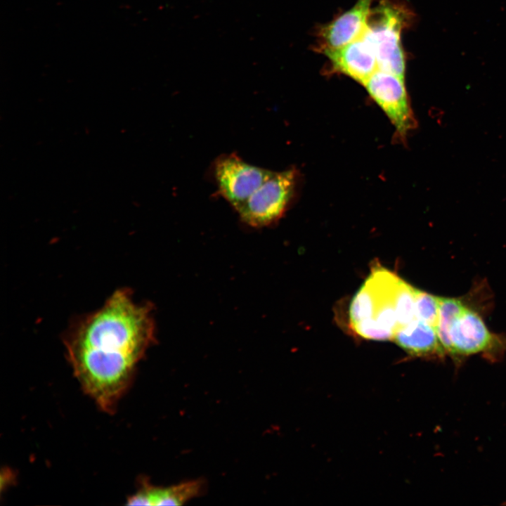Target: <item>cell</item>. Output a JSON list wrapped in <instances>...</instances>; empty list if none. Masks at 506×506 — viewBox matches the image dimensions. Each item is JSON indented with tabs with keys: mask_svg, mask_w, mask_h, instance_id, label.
Instances as JSON below:
<instances>
[{
	"mask_svg": "<svg viewBox=\"0 0 506 506\" xmlns=\"http://www.w3.org/2000/svg\"><path fill=\"white\" fill-rule=\"evenodd\" d=\"M153 339L151 308L120 288L100 309L74 321L63 342L84 392L112 413Z\"/></svg>",
	"mask_w": 506,
	"mask_h": 506,
	"instance_id": "6da1fadb",
	"label": "cell"
},
{
	"mask_svg": "<svg viewBox=\"0 0 506 506\" xmlns=\"http://www.w3.org/2000/svg\"><path fill=\"white\" fill-rule=\"evenodd\" d=\"M404 280L384 268L373 269L349 306V320L359 336L393 339L398 329L396 307Z\"/></svg>",
	"mask_w": 506,
	"mask_h": 506,
	"instance_id": "7a4b0ae2",
	"label": "cell"
},
{
	"mask_svg": "<svg viewBox=\"0 0 506 506\" xmlns=\"http://www.w3.org/2000/svg\"><path fill=\"white\" fill-rule=\"evenodd\" d=\"M407 22V11L388 0H382L371 11L363 34L375 51L378 69L403 79L406 60L401 34Z\"/></svg>",
	"mask_w": 506,
	"mask_h": 506,
	"instance_id": "3957f363",
	"label": "cell"
},
{
	"mask_svg": "<svg viewBox=\"0 0 506 506\" xmlns=\"http://www.w3.org/2000/svg\"><path fill=\"white\" fill-rule=\"evenodd\" d=\"M297 171H272L238 212L242 220L252 226H264L278 219L294 196Z\"/></svg>",
	"mask_w": 506,
	"mask_h": 506,
	"instance_id": "277c9868",
	"label": "cell"
},
{
	"mask_svg": "<svg viewBox=\"0 0 506 506\" xmlns=\"http://www.w3.org/2000/svg\"><path fill=\"white\" fill-rule=\"evenodd\" d=\"M370 97L394 124L398 136L404 138L416 126L404 84V79L377 70L363 84Z\"/></svg>",
	"mask_w": 506,
	"mask_h": 506,
	"instance_id": "5b68a950",
	"label": "cell"
},
{
	"mask_svg": "<svg viewBox=\"0 0 506 506\" xmlns=\"http://www.w3.org/2000/svg\"><path fill=\"white\" fill-rule=\"evenodd\" d=\"M214 170L219 193L238 212L272 173L235 155L218 158Z\"/></svg>",
	"mask_w": 506,
	"mask_h": 506,
	"instance_id": "8992f818",
	"label": "cell"
},
{
	"mask_svg": "<svg viewBox=\"0 0 506 506\" xmlns=\"http://www.w3.org/2000/svg\"><path fill=\"white\" fill-rule=\"evenodd\" d=\"M505 347L473 311L465 307L452 323L449 330L447 353L452 356H468L480 352L490 359H496Z\"/></svg>",
	"mask_w": 506,
	"mask_h": 506,
	"instance_id": "52a82bcc",
	"label": "cell"
},
{
	"mask_svg": "<svg viewBox=\"0 0 506 506\" xmlns=\"http://www.w3.org/2000/svg\"><path fill=\"white\" fill-rule=\"evenodd\" d=\"M332 69L363 84L378 70L375 51L364 36L339 48L322 51Z\"/></svg>",
	"mask_w": 506,
	"mask_h": 506,
	"instance_id": "ba28073f",
	"label": "cell"
},
{
	"mask_svg": "<svg viewBox=\"0 0 506 506\" xmlns=\"http://www.w3.org/2000/svg\"><path fill=\"white\" fill-rule=\"evenodd\" d=\"M372 0L355 5L321 29V51L345 46L363 37L368 27Z\"/></svg>",
	"mask_w": 506,
	"mask_h": 506,
	"instance_id": "9c48e42d",
	"label": "cell"
},
{
	"mask_svg": "<svg viewBox=\"0 0 506 506\" xmlns=\"http://www.w3.org/2000/svg\"><path fill=\"white\" fill-rule=\"evenodd\" d=\"M203 484L192 480L169 486H155L146 482L127 500L129 505H181L200 495Z\"/></svg>",
	"mask_w": 506,
	"mask_h": 506,
	"instance_id": "30bf717a",
	"label": "cell"
},
{
	"mask_svg": "<svg viewBox=\"0 0 506 506\" xmlns=\"http://www.w3.org/2000/svg\"><path fill=\"white\" fill-rule=\"evenodd\" d=\"M393 339L413 356L442 357L446 353L436 329L417 319L398 329Z\"/></svg>",
	"mask_w": 506,
	"mask_h": 506,
	"instance_id": "8fae6325",
	"label": "cell"
},
{
	"mask_svg": "<svg viewBox=\"0 0 506 506\" xmlns=\"http://www.w3.org/2000/svg\"><path fill=\"white\" fill-rule=\"evenodd\" d=\"M465 307V305L459 299L439 297V311L436 332L446 353L449 346V330L450 326Z\"/></svg>",
	"mask_w": 506,
	"mask_h": 506,
	"instance_id": "7c38bea8",
	"label": "cell"
},
{
	"mask_svg": "<svg viewBox=\"0 0 506 506\" xmlns=\"http://www.w3.org/2000/svg\"><path fill=\"white\" fill-rule=\"evenodd\" d=\"M416 319L423 321L436 330L439 311V297L418 289L415 290Z\"/></svg>",
	"mask_w": 506,
	"mask_h": 506,
	"instance_id": "4fadbf2b",
	"label": "cell"
}]
</instances>
